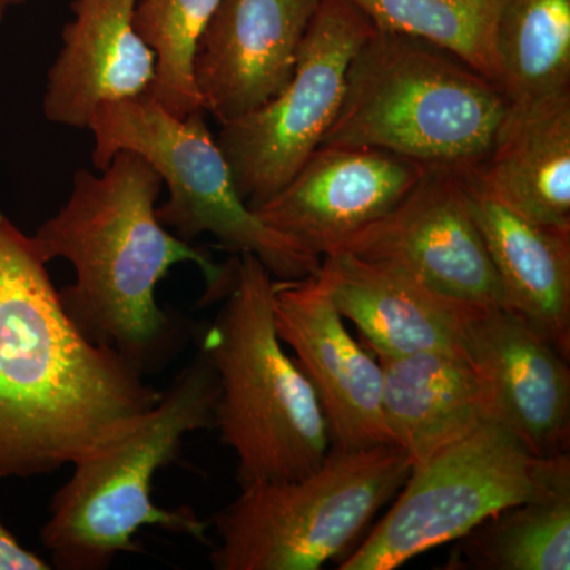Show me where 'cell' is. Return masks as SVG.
<instances>
[{
  "instance_id": "cell-1",
  "label": "cell",
  "mask_w": 570,
  "mask_h": 570,
  "mask_svg": "<svg viewBox=\"0 0 570 570\" xmlns=\"http://www.w3.org/2000/svg\"><path fill=\"white\" fill-rule=\"evenodd\" d=\"M48 265L0 209V479L73 466L126 436L163 395L82 335Z\"/></svg>"
},
{
  "instance_id": "cell-2",
  "label": "cell",
  "mask_w": 570,
  "mask_h": 570,
  "mask_svg": "<svg viewBox=\"0 0 570 570\" xmlns=\"http://www.w3.org/2000/svg\"><path fill=\"white\" fill-rule=\"evenodd\" d=\"M164 183L140 154L119 151L104 170H77L66 204L33 234L45 261L69 262L73 283L59 291L78 330L118 352L141 374L164 370L181 348L183 324L157 303V285L174 266L205 277V305L232 285L234 264L171 234L157 217Z\"/></svg>"
},
{
  "instance_id": "cell-3",
  "label": "cell",
  "mask_w": 570,
  "mask_h": 570,
  "mask_svg": "<svg viewBox=\"0 0 570 570\" xmlns=\"http://www.w3.org/2000/svg\"><path fill=\"white\" fill-rule=\"evenodd\" d=\"M232 264L223 307L198 341L219 385L214 430L234 450L242 489L305 478L332 449L324 411L277 336L275 277L253 254H235Z\"/></svg>"
},
{
  "instance_id": "cell-4",
  "label": "cell",
  "mask_w": 570,
  "mask_h": 570,
  "mask_svg": "<svg viewBox=\"0 0 570 570\" xmlns=\"http://www.w3.org/2000/svg\"><path fill=\"white\" fill-rule=\"evenodd\" d=\"M217 395L212 363L197 351L126 436L73 464L40 530L52 569H108L119 554L140 550L135 538L142 528H163L212 546L208 523L189 508H159L153 483L160 469L178 460L190 433L213 430Z\"/></svg>"
},
{
  "instance_id": "cell-5",
  "label": "cell",
  "mask_w": 570,
  "mask_h": 570,
  "mask_svg": "<svg viewBox=\"0 0 570 570\" xmlns=\"http://www.w3.org/2000/svg\"><path fill=\"white\" fill-rule=\"evenodd\" d=\"M509 102L497 82L430 41L374 29L348 66L321 146H363L426 167L482 163Z\"/></svg>"
},
{
  "instance_id": "cell-6",
  "label": "cell",
  "mask_w": 570,
  "mask_h": 570,
  "mask_svg": "<svg viewBox=\"0 0 570 570\" xmlns=\"http://www.w3.org/2000/svg\"><path fill=\"white\" fill-rule=\"evenodd\" d=\"M397 445L330 449L302 479L242 489L214 517L216 570H317L354 542L411 474Z\"/></svg>"
},
{
  "instance_id": "cell-7",
  "label": "cell",
  "mask_w": 570,
  "mask_h": 570,
  "mask_svg": "<svg viewBox=\"0 0 570 570\" xmlns=\"http://www.w3.org/2000/svg\"><path fill=\"white\" fill-rule=\"evenodd\" d=\"M205 115L178 118L149 94L100 105L89 126L94 167L104 170L119 151L140 154L168 187L156 213L171 234L184 242L213 235L224 249L255 255L277 281L318 275L321 257L268 227L243 200Z\"/></svg>"
},
{
  "instance_id": "cell-8",
  "label": "cell",
  "mask_w": 570,
  "mask_h": 570,
  "mask_svg": "<svg viewBox=\"0 0 570 570\" xmlns=\"http://www.w3.org/2000/svg\"><path fill=\"white\" fill-rule=\"evenodd\" d=\"M568 455L538 459L508 428L485 423L412 466L392 508L337 569L392 570L455 542L539 493Z\"/></svg>"
},
{
  "instance_id": "cell-9",
  "label": "cell",
  "mask_w": 570,
  "mask_h": 570,
  "mask_svg": "<svg viewBox=\"0 0 570 570\" xmlns=\"http://www.w3.org/2000/svg\"><path fill=\"white\" fill-rule=\"evenodd\" d=\"M374 29L352 0H321L283 91L220 126L217 145L250 209L291 181L321 148L343 102L348 66Z\"/></svg>"
},
{
  "instance_id": "cell-10",
  "label": "cell",
  "mask_w": 570,
  "mask_h": 570,
  "mask_svg": "<svg viewBox=\"0 0 570 570\" xmlns=\"http://www.w3.org/2000/svg\"><path fill=\"white\" fill-rule=\"evenodd\" d=\"M335 253L387 266L456 302L504 307L460 168L426 167L395 208L356 232Z\"/></svg>"
},
{
  "instance_id": "cell-11",
  "label": "cell",
  "mask_w": 570,
  "mask_h": 570,
  "mask_svg": "<svg viewBox=\"0 0 570 570\" xmlns=\"http://www.w3.org/2000/svg\"><path fill=\"white\" fill-rule=\"evenodd\" d=\"M273 316L316 392L332 448L396 445L382 404L381 363L351 336L318 276L275 279Z\"/></svg>"
},
{
  "instance_id": "cell-12",
  "label": "cell",
  "mask_w": 570,
  "mask_h": 570,
  "mask_svg": "<svg viewBox=\"0 0 570 570\" xmlns=\"http://www.w3.org/2000/svg\"><path fill=\"white\" fill-rule=\"evenodd\" d=\"M425 170L426 165L382 149L321 146L254 213L322 258L395 208Z\"/></svg>"
},
{
  "instance_id": "cell-13",
  "label": "cell",
  "mask_w": 570,
  "mask_h": 570,
  "mask_svg": "<svg viewBox=\"0 0 570 570\" xmlns=\"http://www.w3.org/2000/svg\"><path fill=\"white\" fill-rule=\"evenodd\" d=\"M318 3L220 0L194 56L195 88L204 111L223 126L283 91Z\"/></svg>"
},
{
  "instance_id": "cell-14",
  "label": "cell",
  "mask_w": 570,
  "mask_h": 570,
  "mask_svg": "<svg viewBox=\"0 0 570 570\" xmlns=\"http://www.w3.org/2000/svg\"><path fill=\"white\" fill-rule=\"evenodd\" d=\"M468 352L489 379L498 423L538 459L570 453L568 358L499 306L482 307L472 318Z\"/></svg>"
},
{
  "instance_id": "cell-15",
  "label": "cell",
  "mask_w": 570,
  "mask_h": 570,
  "mask_svg": "<svg viewBox=\"0 0 570 570\" xmlns=\"http://www.w3.org/2000/svg\"><path fill=\"white\" fill-rule=\"evenodd\" d=\"M318 279L344 321L376 356L444 351L466 354L479 309L431 291L387 266L347 253L322 257Z\"/></svg>"
},
{
  "instance_id": "cell-16",
  "label": "cell",
  "mask_w": 570,
  "mask_h": 570,
  "mask_svg": "<svg viewBox=\"0 0 570 570\" xmlns=\"http://www.w3.org/2000/svg\"><path fill=\"white\" fill-rule=\"evenodd\" d=\"M138 0H73L62 48L48 71L45 118L89 130L104 104L151 91L156 56L135 29Z\"/></svg>"
},
{
  "instance_id": "cell-17",
  "label": "cell",
  "mask_w": 570,
  "mask_h": 570,
  "mask_svg": "<svg viewBox=\"0 0 570 570\" xmlns=\"http://www.w3.org/2000/svg\"><path fill=\"white\" fill-rule=\"evenodd\" d=\"M463 174L472 214L501 283L504 309L570 360V228L517 213L471 168Z\"/></svg>"
},
{
  "instance_id": "cell-18",
  "label": "cell",
  "mask_w": 570,
  "mask_h": 570,
  "mask_svg": "<svg viewBox=\"0 0 570 570\" xmlns=\"http://www.w3.org/2000/svg\"><path fill=\"white\" fill-rule=\"evenodd\" d=\"M376 358L390 433L412 466L497 422L493 390L471 356L430 351Z\"/></svg>"
},
{
  "instance_id": "cell-19",
  "label": "cell",
  "mask_w": 570,
  "mask_h": 570,
  "mask_svg": "<svg viewBox=\"0 0 570 570\" xmlns=\"http://www.w3.org/2000/svg\"><path fill=\"white\" fill-rule=\"evenodd\" d=\"M471 170L509 208L570 228V92L509 104L490 151Z\"/></svg>"
},
{
  "instance_id": "cell-20",
  "label": "cell",
  "mask_w": 570,
  "mask_h": 570,
  "mask_svg": "<svg viewBox=\"0 0 570 570\" xmlns=\"http://www.w3.org/2000/svg\"><path fill=\"white\" fill-rule=\"evenodd\" d=\"M448 570H569L570 455L539 493L455 540Z\"/></svg>"
},
{
  "instance_id": "cell-21",
  "label": "cell",
  "mask_w": 570,
  "mask_h": 570,
  "mask_svg": "<svg viewBox=\"0 0 570 570\" xmlns=\"http://www.w3.org/2000/svg\"><path fill=\"white\" fill-rule=\"evenodd\" d=\"M493 45L509 104L570 92V0H493Z\"/></svg>"
},
{
  "instance_id": "cell-22",
  "label": "cell",
  "mask_w": 570,
  "mask_h": 570,
  "mask_svg": "<svg viewBox=\"0 0 570 570\" xmlns=\"http://www.w3.org/2000/svg\"><path fill=\"white\" fill-rule=\"evenodd\" d=\"M381 31L430 41L499 86L493 0H352Z\"/></svg>"
},
{
  "instance_id": "cell-23",
  "label": "cell",
  "mask_w": 570,
  "mask_h": 570,
  "mask_svg": "<svg viewBox=\"0 0 570 570\" xmlns=\"http://www.w3.org/2000/svg\"><path fill=\"white\" fill-rule=\"evenodd\" d=\"M220 0H138L135 29L156 56L153 100L178 116L204 111L194 81V56ZM205 112V111H204Z\"/></svg>"
},
{
  "instance_id": "cell-24",
  "label": "cell",
  "mask_w": 570,
  "mask_h": 570,
  "mask_svg": "<svg viewBox=\"0 0 570 570\" xmlns=\"http://www.w3.org/2000/svg\"><path fill=\"white\" fill-rule=\"evenodd\" d=\"M50 561L21 546L0 521V570H51Z\"/></svg>"
},
{
  "instance_id": "cell-25",
  "label": "cell",
  "mask_w": 570,
  "mask_h": 570,
  "mask_svg": "<svg viewBox=\"0 0 570 570\" xmlns=\"http://www.w3.org/2000/svg\"><path fill=\"white\" fill-rule=\"evenodd\" d=\"M26 2H28V0H0V24L6 21L7 14H9L11 10L21 7L22 3Z\"/></svg>"
}]
</instances>
